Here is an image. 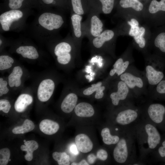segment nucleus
<instances>
[{"label":"nucleus","mask_w":165,"mask_h":165,"mask_svg":"<svg viewBox=\"0 0 165 165\" xmlns=\"http://www.w3.org/2000/svg\"><path fill=\"white\" fill-rule=\"evenodd\" d=\"M97 158L103 161H106L108 158V154L107 150L103 148L98 150L96 153Z\"/></svg>","instance_id":"obj_41"},{"label":"nucleus","mask_w":165,"mask_h":165,"mask_svg":"<svg viewBox=\"0 0 165 165\" xmlns=\"http://www.w3.org/2000/svg\"><path fill=\"white\" fill-rule=\"evenodd\" d=\"M72 50L71 46L68 42H62L58 43L54 49V53L57 62L63 65L69 63L72 58L71 53Z\"/></svg>","instance_id":"obj_9"},{"label":"nucleus","mask_w":165,"mask_h":165,"mask_svg":"<svg viewBox=\"0 0 165 165\" xmlns=\"http://www.w3.org/2000/svg\"><path fill=\"white\" fill-rule=\"evenodd\" d=\"M161 11L165 12V0H152L147 10L143 11L142 18L148 24L155 15Z\"/></svg>","instance_id":"obj_12"},{"label":"nucleus","mask_w":165,"mask_h":165,"mask_svg":"<svg viewBox=\"0 0 165 165\" xmlns=\"http://www.w3.org/2000/svg\"><path fill=\"white\" fill-rule=\"evenodd\" d=\"M9 161H11V160L9 159Z\"/></svg>","instance_id":"obj_49"},{"label":"nucleus","mask_w":165,"mask_h":165,"mask_svg":"<svg viewBox=\"0 0 165 165\" xmlns=\"http://www.w3.org/2000/svg\"><path fill=\"white\" fill-rule=\"evenodd\" d=\"M75 142L78 150L82 153L89 152L93 148L92 141L87 135L84 134H77L75 138Z\"/></svg>","instance_id":"obj_17"},{"label":"nucleus","mask_w":165,"mask_h":165,"mask_svg":"<svg viewBox=\"0 0 165 165\" xmlns=\"http://www.w3.org/2000/svg\"><path fill=\"white\" fill-rule=\"evenodd\" d=\"M103 23L97 16L92 15L90 19V33L94 38L99 36L103 31Z\"/></svg>","instance_id":"obj_25"},{"label":"nucleus","mask_w":165,"mask_h":165,"mask_svg":"<svg viewBox=\"0 0 165 165\" xmlns=\"http://www.w3.org/2000/svg\"><path fill=\"white\" fill-rule=\"evenodd\" d=\"M116 87V90L112 92L109 96L113 106L117 107L118 108L133 102V98L135 97L131 94V90L124 82L120 80H119L117 83Z\"/></svg>","instance_id":"obj_5"},{"label":"nucleus","mask_w":165,"mask_h":165,"mask_svg":"<svg viewBox=\"0 0 165 165\" xmlns=\"http://www.w3.org/2000/svg\"><path fill=\"white\" fill-rule=\"evenodd\" d=\"M24 144L21 146L20 149L27 152L24 156L25 159L28 161H31L33 158V153L38 148V145L34 140L26 141L24 142Z\"/></svg>","instance_id":"obj_28"},{"label":"nucleus","mask_w":165,"mask_h":165,"mask_svg":"<svg viewBox=\"0 0 165 165\" xmlns=\"http://www.w3.org/2000/svg\"><path fill=\"white\" fill-rule=\"evenodd\" d=\"M77 149L76 145H72L71 147V150L72 152L74 154H77L78 151Z\"/></svg>","instance_id":"obj_46"},{"label":"nucleus","mask_w":165,"mask_h":165,"mask_svg":"<svg viewBox=\"0 0 165 165\" xmlns=\"http://www.w3.org/2000/svg\"><path fill=\"white\" fill-rule=\"evenodd\" d=\"M42 2L44 4L46 5L56 4H57V3L58 0H41Z\"/></svg>","instance_id":"obj_43"},{"label":"nucleus","mask_w":165,"mask_h":165,"mask_svg":"<svg viewBox=\"0 0 165 165\" xmlns=\"http://www.w3.org/2000/svg\"><path fill=\"white\" fill-rule=\"evenodd\" d=\"M154 65L151 62L148 63L146 64L145 68L147 80L151 85H156L163 79L164 76L163 72Z\"/></svg>","instance_id":"obj_14"},{"label":"nucleus","mask_w":165,"mask_h":165,"mask_svg":"<svg viewBox=\"0 0 165 165\" xmlns=\"http://www.w3.org/2000/svg\"><path fill=\"white\" fill-rule=\"evenodd\" d=\"M39 127L40 130L42 132L49 135L56 133L60 127L57 123L48 119L42 120L39 124Z\"/></svg>","instance_id":"obj_24"},{"label":"nucleus","mask_w":165,"mask_h":165,"mask_svg":"<svg viewBox=\"0 0 165 165\" xmlns=\"http://www.w3.org/2000/svg\"><path fill=\"white\" fill-rule=\"evenodd\" d=\"M55 83L50 78H46L38 83L37 89L38 100L42 102L48 101L52 97L55 90Z\"/></svg>","instance_id":"obj_7"},{"label":"nucleus","mask_w":165,"mask_h":165,"mask_svg":"<svg viewBox=\"0 0 165 165\" xmlns=\"http://www.w3.org/2000/svg\"><path fill=\"white\" fill-rule=\"evenodd\" d=\"M105 89V86H102V82H100L92 84L90 87L85 89L83 91V93L85 95L89 96L96 92L95 98L96 99H99L103 97L104 95V91Z\"/></svg>","instance_id":"obj_27"},{"label":"nucleus","mask_w":165,"mask_h":165,"mask_svg":"<svg viewBox=\"0 0 165 165\" xmlns=\"http://www.w3.org/2000/svg\"><path fill=\"white\" fill-rule=\"evenodd\" d=\"M74 111L76 115L81 117H90L92 116L95 113L94 109L90 104L81 102L77 104Z\"/></svg>","instance_id":"obj_22"},{"label":"nucleus","mask_w":165,"mask_h":165,"mask_svg":"<svg viewBox=\"0 0 165 165\" xmlns=\"http://www.w3.org/2000/svg\"><path fill=\"white\" fill-rule=\"evenodd\" d=\"M26 0H8V5L11 9H18L23 6Z\"/></svg>","instance_id":"obj_39"},{"label":"nucleus","mask_w":165,"mask_h":165,"mask_svg":"<svg viewBox=\"0 0 165 165\" xmlns=\"http://www.w3.org/2000/svg\"><path fill=\"white\" fill-rule=\"evenodd\" d=\"M78 97L74 93L68 94L63 100L61 106L62 111L68 113L71 112L74 109L77 105Z\"/></svg>","instance_id":"obj_23"},{"label":"nucleus","mask_w":165,"mask_h":165,"mask_svg":"<svg viewBox=\"0 0 165 165\" xmlns=\"http://www.w3.org/2000/svg\"><path fill=\"white\" fill-rule=\"evenodd\" d=\"M149 31L145 26L140 27L138 32L133 37L134 43L140 49L143 50L146 48L149 42Z\"/></svg>","instance_id":"obj_19"},{"label":"nucleus","mask_w":165,"mask_h":165,"mask_svg":"<svg viewBox=\"0 0 165 165\" xmlns=\"http://www.w3.org/2000/svg\"><path fill=\"white\" fill-rule=\"evenodd\" d=\"M142 107L135 106L133 102L121 106L111 113L109 123L122 128L134 126L142 117Z\"/></svg>","instance_id":"obj_3"},{"label":"nucleus","mask_w":165,"mask_h":165,"mask_svg":"<svg viewBox=\"0 0 165 165\" xmlns=\"http://www.w3.org/2000/svg\"><path fill=\"white\" fill-rule=\"evenodd\" d=\"M119 76L120 80L126 83L130 90H142L144 87V80L137 74L126 71Z\"/></svg>","instance_id":"obj_10"},{"label":"nucleus","mask_w":165,"mask_h":165,"mask_svg":"<svg viewBox=\"0 0 165 165\" xmlns=\"http://www.w3.org/2000/svg\"><path fill=\"white\" fill-rule=\"evenodd\" d=\"M33 100L32 97L29 94L26 93L21 94L15 101L14 108L15 111L18 112H24L32 103Z\"/></svg>","instance_id":"obj_20"},{"label":"nucleus","mask_w":165,"mask_h":165,"mask_svg":"<svg viewBox=\"0 0 165 165\" xmlns=\"http://www.w3.org/2000/svg\"><path fill=\"white\" fill-rule=\"evenodd\" d=\"M23 141H24V142H25L26 141V140H24Z\"/></svg>","instance_id":"obj_48"},{"label":"nucleus","mask_w":165,"mask_h":165,"mask_svg":"<svg viewBox=\"0 0 165 165\" xmlns=\"http://www.w3.org/2000/svg\"><path fill=\"white\" fill-rule=\"evenodd\" d=\"M74 13L82 16L86 8L89 7L88 0H69Z\"/></svg>","instance_id":"obj_29"},{"label":"nucleus","mask_w":165,"mask_h":165,"mask_svg":"<svg viewBox=\"0 0 165 165\" xmlns=\"http://www.w3.org/2000/svg\"><path fill=\"white\" fill-rule=\"evenodd\" d=\"M82 17L81 15L74 13L71 17L72 24L75 37L80 38L82 36L81 21Z\"/></svg>","instance_id":"obj_30"},{"label":"nucleus","mask_w":165,"mask_h":165,"mask_svg":"<svg viewBox=\"0 0 165 165\" xmlns=\"http://www.w3.org/2000/svg\"><path fill=\"white\" fill-rule=\"evenodd\" d=\"M132 60L127 56H123L118 59L113 66V68L109 72V75L113 76L115 75L120 76L126 72Z\"/></svg>","instance_id":"obj_16"},{"label":"nucleus","mask_w":165,"mask_h":165,"mask_svg":"<svg viewBox=\"0 0 165 165\" xmlns=\"http://www.w3.org/2000/svg\"><path fill=\"white\" fill-rule=\"evenodd\" d=\"M35 127V125L33 122L26 119L22 126L14 127L12 130V132L15 134H23L32 131Z\"/></svg>","instance_id":"obj_31"},{"label":"nucleus","mask_w":165,"mask_h":165,"mask_svg":"<svg viewBox=\"0 0 165 165\" xmlns=\"http://www.w3.org/2000/svg\"><path fill=\"white\" fill-rule=\"evenodd\" d=\"M134 126L125 128L118 142L112 149V156L118 164L134 165L138 160Z\"/></svg>","instance_id":"obj_2"},{"label":"nucleus","mask_w":165,"mask_h":165,"mask_svg":"<svg viewBox=\"0 0 165 165\" xmlns=\"http://www.w3.org/2000/svg\"><path fill=\"white\" fill-rule=\"evenodd\" d=\"M160 145H158L156 149L152 152L149 155L153 156H158L161 158L165 157V139L159 144Z\"/></svg>","instance_id":"obj_37"},{"label":"nucleus","mask_w":165,"mask_h":165,"mask_svg":"<svg viewBox=\"0 0 165 165\" xmlns=\"http://www.w3.org/2000/svg\"><path fill=\"white\" fill-rule=\"evenodd\" d=\"M10 156V152L7 148L0 150V165H6L9 161Z\"/></svg>","instance_id":"obj_36"},{"label":"nucleus","mask_w":165,"mask_h":165,"mask_svg":"<svg viewBox=\"0 0 165 165\" xmlns=\"http://www.w3.org/2000/svg\"><path fill=\"white\" fill-rule=\"evenodd\" d=\"M71 165H89V164L85 160H82L79 163L73 162Z\"/></svg>","instance_id":"obj_45"},{"label":"nucleus","mask_w":165,"mask_h":165,"mask_svg":"<svg viewBox=\"0 0 165 165\" xmlns=\"http://www.w3.org/2000/svg\"><path fill=\"white\" fill-rule=\"evenodd\" d=\"M110 124L111 126L106 127L102 129L101 135L103 141L105 144L113 146L114 148L119 141L125 128H122Z\"/></svg>","instance_id":"obj_6"},{"label":"nucleus","mask_w":165,"mask_h":165,"mask_svg":"<svg viewBox=\"0 0 165 165\" xmlns=\"http://www.w3.org/2000/svg\"><path fill=\"white\" fill-rule=\"evenodd\" d=\"M23 75V70L20 66H14L7 79L10 88L17 89L20 88L22 83V78Z\"/></svg>","instance_id":"obj_15"},{"label":"nucleus","mask_w":165,"mask_h":165,"mask_svg":"<svg viewBox=\"0 0 165 165\" xmlns=\"http://www.w3.org/2000/svg\"><path fill=\"white\" fill-rule=\"evenodd\" d=\"M127 24L129 26L128 34L131 37H134L138 33L140 27L137 18L132 16L126 17Z\"/></svg>","instance_id":"obj_32"},{"label":"nucleus","mask_w":165,"mask_h":165,"mask_svg":"<svg viewBox=\"0 0 165 165\" xmlns=\"http://www.w3.org/2000/svg\"><path fill=\"white\" fill-rule=\"evenodd\" d=\"M11 105L7 100L2 99L0 100V110L7 113L9 112L11 108Z\"/></svg>","instance_id":"obj_40"},{"label":"nucleus","mask_w":165,"mask_h":165,"mask_svg":"<svg viewBox=\"0 0 165 165\" xmlns=\"http://www.w3.org/2000/svg\"><path fill=\"white\" fill-rule=\"evenodd\" d=\"M39 24L50 31L60 28L64 23L62 17L60 15L50 13H45L39 17Z\"/></svg>","instance_id":"obj_8"},{"label":"nucleus","mask_w":165,"mask_h":165,"mask_svg":"<svg viewBox=\"0 0 165 165\" xmlns=\"http://www.w3.org/2000/svg\"><path fill=\"white\" fill-rule=\"evenodd\" d=\"M142 118L156 127L165 123V106L160 104L149 102L142 107Z\"/></svg>","instance_id":"obj_4"},{"label":"nucleus","mask_w":165,"mask_h":165,"mask_svg":"<svg viewBox=\"0 0 165 165\" xmlns=\"http://www.w3.org/2000/svg\"><path fill=\"white\" fill-rule=\"evenodd\" d=\"M119 4L123 9L131 11V16L141 17L144 9L142 3L138 0H120Z\"/></svg>","instance_id":"obj_11"},{"label":"nucleus","mask_w":165,"mask_h":165,"mask_svg":"<svg viewBox=\"0 0 165 165\" xmlns=\"http://www.w3.org/2000/svg\"><path fill=\"white\" fill-rule=\"evenodd\" d=\"M115 33L112 30L107 29L103 31L92 40V44L95 48L99 49L104 45L113 40L115 38Z\"/></svg>","instance_id":"obj_18"},{"label":"nucleus","mask_w":165,"mask_h":165,"mask_svg":"<svg viewBox=\"0 0 165 165\" xmlns=\"http://www.w3.org/2000/svg\"><path fill=\"white\" fill-rule=\"evenodd\" d=\"M10 87L7 79L4 77L0 78V96L8 94L10 90Z\"/></svg>","instance_id":"obj_38"},{"label":"nucleus","mask_w":165,"mask_h":165,"mask_svg":"<svg viewBox=\"0 0 165 165\" xmlns=\"http://www.w3.org/2000/svg\"><path fill=\"white\" fill-rule=\"evenodd\" d=\"M153 44L155 47L165 53V32H161L156 35L153 39Z\"/></svg>","instance_id":"obj_34"},{"label":"nucleus","mask_w":165,"mask_h":165,"mask_svg":"<svg viewBox=\"0 0 165 165\" xmlns=\"http://www.w3.org/2000/svg\"><path fill=\"white\" fill-rule=\"evenodd\" d=\"M156 91L158 94H165V80L163 79L156 85Z\"/></svg>","instance_id":"obj_42"},{"label":"nucleus","mask_w":165,"mask_h":165,"mask_svg":"<svg viewBox=\"0 0 165 165\" xmlns=\"http://www.w3.org/2000/svg\"><path fill=\"white\" fill-rule=\"evenodd\" d=\"M14 59L11 57L7 55H2L0 56V70H7L13 65Z\"/></svg>","instance_id":"obj_35"},{"label":"nucleus","mask_w":165,"mask_h":165,"mask_svg":"<svg viewBox=\"0 0 165 165\" xmlns=\"http://www.w3.org/2000/svg\"><path fill=\"white\" fill-rule=\"evenodd\" d=\"M16 52L23 57L29 59L35 60L39 57L37 50L32 46H20L16 49Z\"/></svg>","instance_id":"obj_26"},{"label":"nucleus","mask_w":165,"mask_h":165,"mask_svg":"<svg viewBox=\"0 0 165 165\" xmlns=\"http://www.w3.org/2000/svg\"><path fill=\"white\" fill-rule=\"evenodd\" d=\"M52 156L59 165H70V156L65 152H55L53 153Z\"/></svg>","instance_id":"obj_33"},{"label":"nucleus","mask_w":165,"mask_h":165,"mask_svg":"<svg viewBox=\"0 0 165 165\" xmlns=\"http://www.w3.org/2000/svg\"><path fill=\"white\" fill-rule=\"evenodd\" d=\"M89 7L101 8L102 13L106 14H110L115 5V0H88Z\"/></svg>","instance_id":"obj_21"},{"label":"nucleus","mask_w":165,"mask_h":165,"mask_svg":"<svg viewBox=\"0 0 165 165\" xmlns=\"http://www.w3.org/2000/svg\"><path fill=\"white\" fill-rule=\"evenodd\" d=\"M134 127L139 153L138 160L145 164L148 157L160 143L161 137L155 125L142 118Z\"/></svg>","instance_id":"obj_1"},{"label":"nucleus","mask_w":165,"mask_h":165,"mask_svg":"<svg viewBox=\"0 0 165 165\" xmlns=\"http://www.w3.org/2000/svg\"><path fill=\"white\" fill-rule=\"evenodd\" d=\"M0 45H1V44H2V41L1 40H0Z\"/></svg>","instance_id":"obj_47"},{"label":"nucleus","mask_w":165,"mask_h":165,"mask_svg":"<svg viewBox=\"0 0 165 165\" xmlns=\"http://www.w3.org/2000/svg\"><path fill=\"white\" fill-rule=\"evenodd\" d=\"M22 12L18 9H11L6 12L0 16V22L3 30L5 31L9 30L12 23L21 18Z\"/></svg>","instance_id":"obj_13"},{"label":"nucleus","mask_w":165,"mask_h":165,"mask_svg":"<svg viewBox=\"0 0 165 165\" xmlns=\"http://www.w3.org/2000/svg\"><path fill=\"white\" fill-rule=\"evenodd\" d=\"M97 158L93 154L89 155L87 157V159L89 162L91 163H93Z\"/></svg>","instance_id":"obj_44"},{"label":"nucleus","mask_w":165,"mask_h":165,"mask_svg":"<svg viewBox=\"0 0 165 165\" xmlns=\"http://www.w3.org/2000/svg\"></svg>","instance_id":"obj_50"}]
</instances>
